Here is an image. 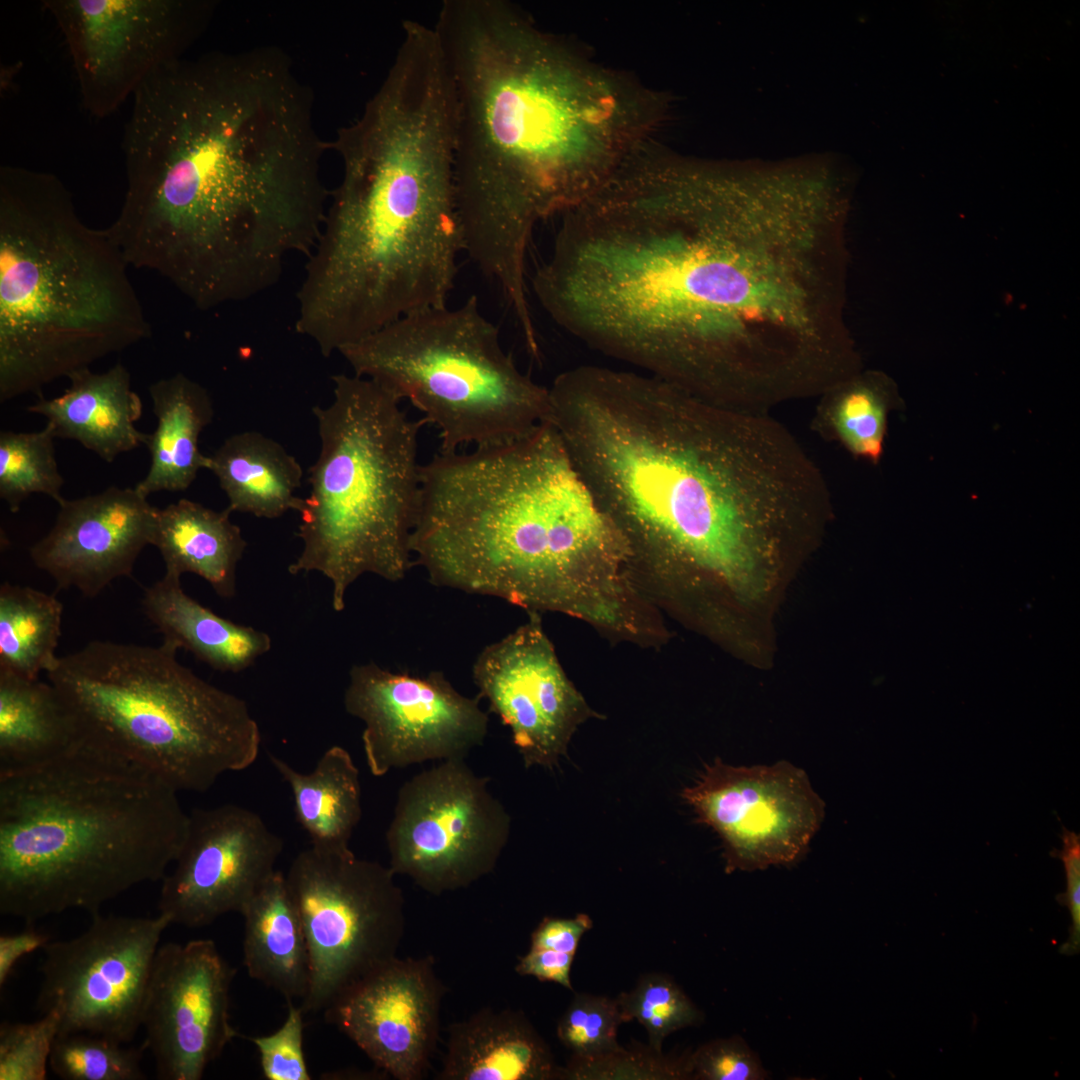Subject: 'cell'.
<instances>
[{"label": "cell", "mask_w": 1080, "mask_h": 1080, "mask_svg": "<svg viewBox=\"0 0 1080 1080\" xmlns=\"http://www.w3.org/2000/svg\"><path fill=\"white\" fill-rule=\"evenodd\" d=\"M849 197L824 161L642 149L562 215L532 277L589 348L745 412L814 395L850 362Z\"/></svg>", "instance_id": "cell-1"}, {"label": "cell", "mask_w": 1080, "mask_h": 1080, "mask_svg": "<svg viewBox=\"0 0 1080 1080\" xmlns=\"http://www.w3.org/2000/svg\"><path fill=\"white\" fill-rule=\"evenodd\" d=\"M126 191L106 228L129 266L158 273L196 308L273 287L307 257L329 192L309 88L274 47L180 59L132 97Z\"/></svg>", "instance_id": "cell-2"}, {"label": "cell", "mask_w": 1080, "mask_h": 1080, "mask_svg": "<svg viewBox=\"0 0 1080 1080\" xmlns=\"http://www.w3.org/2000/svg\"><path fill=\"white\" fill-rule=\"evenodd\" d=\"M548 389L547 421L624 535L635 575L755 595L792 535L830 506L817 465L766 413L598 365L564 371Z\"/></svg>", "instance_id": "cell-3"}, {"label": "cell", "mask_w": 1080, "mask_h": 1080, "mask_svg": "<svg viewBox=\"0 0 1080 1080\" xmlns=\"http://www.w3.org/2000/svg\"><path fill=\"white\" fill-rule=\"evenodd\" d=\"M434 29L453 86L464 252L520 300L535 226L581 205L644 148L664 101L504 0H446Z\"/></svg>", "instance_id": "cell-4"}, {"label": "cell", "mask_w": 1080, "mask_h": 1080, "mask_svg": "<svg viewBox=\"0 0 1080 1080\" xmlns=\"http://www.w3.org/2000/svg\"><path fill=\"white\" fill-rule=\"evenodd\" d=\"M454 123L444 63L406 53L330 142L343 173L305 265L295 321L323 356L405 315L447 305L464 252Z\"/></svg>", "instance_id": "cell-5"}, {"label": "cell", "mask_w": 1080, "mask_h": 1080, "mask_svg": "<svg viewBox=\"0 0 1080 1080\" xmlns=\"http://www.w3.org/2000/svg\"><path fill=\"white\" fill-rule=\"evenodd\" d=\"M410 548L438 587L634 628L629 545L548 421L422 464Z\"/></svg>", "instance_id": "cell-6"}, {"label": "cell", "mask_w": 1080, "mask_h": 1080, "mask_svg": "<svg viewBox=\"0 0 1080 1080\" xmlns=\"http://www.w3.org/2000/svg\"><path fill=\"white\" fill-rule=\"evenodd\" d=\"M178 791L84 743L0 772V912L34 922L90 913L162 880L189 822Z\"/></svg>", "instance_id": "cell-7"}, {"label": "cell", "mask_w": 1080, "mask_h": 1080, "mask_svg": "<svg viewBox=\"0 0 1080 1080\" xmlns=\"http://www.w3.org/2000/svg\"><path fill=\"white\" fill-rule=\"evenodd\" d=\"M129 265L54 174L0 169V401L148 338Z\"/></svg>", "instance_id": "cell-8"}, {"label": "cell", "mask_w": 1080, "mask_h": 1080, "mask_svg": "<svg viewBox=\"0 0 1080 1080\" xmlns=\"http://www.w3.org/2000/svg\"><path fill=\"white\" fill-rule=\"evenodd\" d=\"M332 381V402L313 407L321 448L298 512L302 550L288 571L325 576L332 608L341 612L362 575L398 582L414 566L418 440L427 421L410 419L401 400L375 380L338 374Z\"/></svg>", "instance_id": "cell-9"}, {"label": "cell", "mask_w": 1080, "mask_h": 1080, "mask_svg": "<svg viewBox=\"0 0 1080 1080\" xmlns=\"http://www.w3.org/2000/svg\"><path fill=\"white\" fill-rule=\"evenodd\" d=\"M179 647L95 640L47 673L79 742L157 776L176 791L204 792L256 761L260 729L247 703L196 675Z\"/></svg>", "instance_id": "cell-10"}, {"label": "cell", "mask_w": 1080, "mask_h": 1080, "mask_svg": "<svg viewBox=\"0 0 1080 1080\" xmlns=\"http://www.w3.org/2000/svg\"><path fill=\"white\" fill-rule=\"evenodd\" d=\"M339 353L439 429L440 453L519 439L547 420L549 390L521 372L475 295L405 315Z\"/></svg>", "instance_id": "cell-11"}, {"label": "cell", "mask_w": 1080, "mask_h": 1080, "mask_svg": "<svg viewBox=\"0 0 1080 1080\" xmlns=\"http://www.w3.org/2000/svg\"><path fill=\"white\" fill-rule=\"evenodd\" d=\"M306 936L310 984L299 1006L323 1012L353 984L395 957L405 900L395 873L347 848L310 845L285 875Z\"/></svg>", "instance_id": "cell-12"}, {"label": "cell", "mask_w": 1080, "mask_h": 1080, "mask_svg": "<svg viewBox=\"0 0 1080 1080\" xmlns=\"http://www.w3.org/2000/svg\"><path fill=\"white\" fill-rule=\"evenodd\" d=\"M465 759L440 761L404 782L386 831L389 867L441 895L490 874L508 842L511 819Z\"/></svg>", "instance_id": "cell-13"}, {"label": "cell", "mask_w": 1080, "mask_h": 1080, "mask_svg": "<svg viewBox=\"0 0 1080 1080\" xmlns=\"http://www.w3.org/2000/svg\"><path fill=\"white\" fill-rule=\"evenodd\" d=\"M71 56L81 101L115 112L161 67L183 59L207 28L211 0H45Z\"/></svg>", "instance_id": "cell-14"}, {"label": "cell", "mask_w": 1080, "mask_h": 1080, "mask_svg": "<svg viewBox=\"0 0 1080 1080\" xmlns=\"http://www.w3.org/2000/svg\"><path fill=\"white\" fill-rule=\"evenodd\" d=\"M91 914L84 932L42 948L36 1006L41 1015H58L59 1034L90 1033L128 1044L141 1027L154 959L172 923L160 913Z\"/></svg>", "instance_id": "cell-15"}, {"label": "cell", "mask_w": 1080, "mask_h": 1080, "mask_svg": "<svg viewBox=\"0 0 1080 1080\" xmlns=\"http://www.w3.org/2000/svg\"><path fill=\"white\" fill-rule=\"evenodd\" d=\"M481 699L461 694L440 671L392 672L366 663L350 669L344 707L364 723L366 763L381 777L426 761L465 759L488 733Z\"/></svg>", "instance_id": "cell-16"}, {"label": "cell", "mask_w": 1080, "mask_h": 1080, "mask_svg": "<svg viewBox=\"0 0 1080 1080\" xmlns=\"http://www.w3.org/2000/svg\"><path fill=\"white\" fill-rule=\"evenodd\" d=\"M682 798L720 837L728 873L797 862L825 814L805 771L787 761L735 767L716 759Z\"/></svg>", "instance_id": "cell-17"}, {"label": "cell", "mask_w": 1080, "mask_h": 1080, "mask_svg": "<svg viewBox=\"0 0 1080 1080\" xmlns=\"http://www.w3.org/2000/svg\"><path fill=\"white\" fill-rule=\"evenodd\" d=\"M234 976L211 939L159 946L141 1021L158 1079H201L239 1036L229 1013Z\"/></svg>", "instance_id": "cell-18"}, {"label": "cell", "mask_w": 1080, "mask_h": 1080, "mask_svg": "<svg viewBox=\"0 0 1080 1080\" xmlns=\"http://www.w3.org/2000/svg\"><path fill=\"white\" fill-rule=\"evenodd\" d=\"M487 645L472 667L478 695L512 734L526 768L553 769L593 711L566 675L538 613Z\"/></svg>", "instance_id": "cell-19"}, {"label": "cell", "mask_w": 1080, "mask_h": 1080, "mask_svg": "<svg viewBox=\"0 0 1080 1080\" xmlns=\"http://www.w3.org/2000/svg\"><path fill=\"white\" fill-rule=\"evenodd\" d=\"M283 840L254 811L235 804L189 813L174 869L161 880L158 910L198 928L244 906L276 871Z\"/></svg>", "instance_id": "cell-20"}, {"label": "cell", "mask_w": 1080, "mask_h": 1080, "mask_svg": "<svg viewBox=\"0 0 1080 1080\" xmlns=\"http://www.w3.org/2000/svg\"><path fill=\"white\" fill-rule=\"evenodd\" d=\"M445 992L432 956H397L323 1012L381 1072L397 1080H420L438 1043Z\"/></svg>", "instance_id": "cell-21"}, {"label": "cell", "mask_w": 1080, "mask_h": 1080, "mask_svg": "<svg viewBox=\"0 0 1080 1080\" xmlns=\"http://www.w3.org/2000/svg\"><path fill=\"white\" fill-rule=\"evenodd\" d=\"M135 487L104 491L59 503L50 531L30 550L35 566L57 588L99 595L113 580L130 576L150 544L156 507Z\"/></svg>", "instance_id": "cell-22"}, {"label": "cell", "mask_w": 1080, "mask_h": 1080, "mask_svg": "<svg viewBox=\"0 0 1080 1080\" xmlns=\"http://www.w3.org/2000/svg\"><path fill=\"white\" fill-rule=\"evenodd\" d=\"M562 1066L526 1015L483 1008L448 1028L439 1080H561Z\"/></svg>", "instance_id": "cell-23"}, {"label": "cell", "mask_w": 1080, "mask_h": 1080, "mask_svg": "<svg viewBox=\"0 0 1080 1080\" xmlns=\"http://www.w3.org/2000/svg\"><path fill=\"white\" fill-rule=\"evenodd\" d=\"M67 378L70 385L62 395L41 396L27 407L47 419L56 438L75 440L108 463L145 445L148 434L135 426L142 401L125 366L117 363L102 373L85 368Z\"/></svg>", "instance_id": "cell-24"}, {"label": "cell", "mask_w": 1080, "mask_h": 1080, "mask_svg": "<svg viewBox=\"0 0 1080 1080\" xmlns=\"http://www.w3.org/2000/svg\"><path fill=\"white\" fill-rule=\"evenodd\" d=\"M240 914L244 918L243 962L249 976L279 992L287 1002L303 1000L310 984V959L285 874L276 870Z\"/></svg>", "instance_id": "cell-25"}, {"label": "cell", "mask_w": 1080, "mask_h": 1080, "mask_svg": "<svg viewBox=\"0 0 1080 1080\" xmlns=\"http://www.w3.org/2000/svg\"><path fill=\"white\" fill-rule=\"evenodd\" d=\"M142 610L165 640L220 672L239 673L271 649L270 636L225 619L187 595L181 577L164 573L149 586Z\"/></svg>", "instance_id": "cell-26"}, {"label": "cell", "mask_w": 1080, "mask_h": 1080, "mask_svg": "<svg viewBox=\"0 0 1080 1080\" xmlns=\"http://www.w3.org/2000/svg\"><path fill=\"white\" fill-rule=\"evenodd\" d=\"M232 512L216 511L180 499L157 508L150 545L160 552L165 573L181 577L194 573L216 594L229 599L236 593V571L247 542L230 520Z\"/></svg>", "instance_id": "cell-27"}, {"label": "cell", "mask_w": 1080, "mask_h": 1080, "mask_svg": "<svg viewBox=\"0 0 1080 1080\" xmlns=\"http://www.w3.org/2000/svg\"><path fill=\"white\" fill-rule=\"evenodd\" d=\"M157 425L146 447L151 464L135 488L144 496L159 491H184L208 469L209 456L199 450V436L212 422L214 408L208 391L183 373L149 386Z\"/></svg>", "instance_id": "cell-28"}, {"label": "cell", "mask_w": 1080, "mask_h": 1080, "mask_svg": "<svg viewBox=\"0 0 1080 1080\" xmlns=\"http://www.w3.org/2000/svg\"><path fill=\"white\" fill-rule=\"evenodd\" d=\"M208 470L217 477L231 512L275 519L300 511L296 496L303 470L297 459L275 440L256 431L227 438L209 456Z\"/></svg>", "instance_id": "cell-29"}, {"label": "cell", "mask_w": 1080, "mask_h": 1080, "mask_svg": "<svg viewBox=\"0 0 1080 1080\" xmlns=\"http://www.w3.org/2000/svg\"><path fill=\"white\" fill-rule=\"evenodd\" d=\"M77 743L72 719L50 682L0 670V772L46 762Z\"/></svg>", "instance_id": "cell-30"}, {"label": "cell", "mask_w": 1080, "mask_h": 1080, "mask_svg": "<svg viewBox=\"0 0 1080 1080\" xmlns=\"http://www.w3.org/2000/svg\"><path fill=\"white\" fill-rule=\"evenodd\" d=\"M270 761L289 785L298 823L311 845L347 848L362 816L360 772L343 747L328 748L308 774L277 756Z\"/></svg>", "instance_id": "cell-31"}, {"label": "cell", "mask_w": 1080, "mask_h": 1080, "mask_svg": "<svg viewBox=\"0 0 1080 1080\" xmlns=\"http://www.w3.org/2000/svg\"><path fill=\"white\" fill-rule=\"evenodd\" d=\"M63 605L29 586L0 587V670L38 679L57 664Z\"/></svg>", "instance_id": "cell-32"}, {"label": "cell", "mask_w": 1080, "mask_h": 1080, "mask_svg": "<svg viewBox=\"0 0 1080 1080\" xmlns=\"http://www.w3.org/2000/svg\"><path fill=\"white\" fill-rule=\"evenodd\" d=\"M826 394V417L834 435L853 455L878 463L889 412L898 406L892 381L881 373L859 372Z\"/></svg>", "instance_id": "cell-33"}, {"label": "cell", "mask_w": 1080, "mask_h": 1080, "mask_svg": "<svg viewBox=\"0 0 1080 1080\" xmlns=\"http://www.w3.org/2000/svg\"><path fill=\"white\" fill-rule=\"evenodd\" d=\"M55 439L48 424L35 432L1 431L0 497L11 512L16 513L34 493L47 495L58 504L64 500L61 495L64 479L56 461Z\"/></svg>", "instance_id": "cell-34"}, {"label": "cell", "mask_w": 1080, "mask_h": 1080, "mask_svg": "<svg viewBox=\"0 0 1080 1080\" xmlns=\"http://www.w3.org/2000/svg\"><path fill=\"white\" fill-rule=\"evenodd\" d=\"M144 1049L90 1033L58 1034L49 1068L64 1080H142Z\"/></svg>", "instance_id": "cell-35"}, {"label": "cell", "mask_w": 1080, "mask_h": 1080, "mask_svg": "<svg viewBox=\"0 0 1080 1080\" xmlns=\"http://www.w3.org/2000/svg\"><path fill=\"white\" fill-rule=\"evenodd\" d=\"M616 1000L625 1022L637 1020L646 1030L648 1045L662 1053L664 1040L673 1032L700 1024L703 1013L667 974L642 975L633 989Z\"/></svg>", "instance_id": "cell-36"}, {"label": "cell", "mask_w": 1080, "mask_h": 1080, "mask_svg": "<svg viewBox=\"0 0 1080 1080\" xmlns=\"http://www.w3.org/2000/svg\"><path fill=\"white\" fill-rule=\"evenodd\" d=\"M624 1022L616 998L576 993L556 1028L559 1041L571 1053L568 1062H592L619 1051L618 1029Z\"/></svg>", "instance_id": "cell-37"}, {"label": "cell", "mask_w": 1080, "mask_h": 1080, "mask_svg": "<svg viewBox=\"0 0 1080 1080\" xmlns=\"http://www.w3.org/2000/svg\"><path fill=\"white\" fill-rule=\"evenodd\" d=\"M59 1017L42 1014L28 1023L3 1022L0 1026V1080H45Z\"/></svg>", "instance_id": "cell-38"}, {"label": "cell", "mask_w": 1080, "mask_h": 1080, "mask_svg": "<svg viewBox=\"0 0 1080 1080\" xmlns=\"http://www.w3.org/2000/svg\"><path fill=\"white\" fill-rule=\"evenodd\" d=\"M689 1052L679 1056L664 1055L649 1045L622 1047L602 1059L562 1066L561 1080L595 1079H690Z\"/></svg>", "instance_id": "cell-39"}, {"label": "cell", "mask_w": 1080, "mask_h": 1080, "mask_svg": "<svg viewBox=\"0 0 1080 1080\" xmlns=\"http://www.w3.org/2000/svg\"><path fill=\"white\" fill-rule=\"evenodd\" d=\"M690 1079L763 1080L768 1072L747 1042L735 1035L699 1046L688 1057Z\"/></svg>", "instance_id": "cell-40"}, {"label": "cell", "mask_w": 1080, "mask_h": 1080, "mask_svg": "<svg viewBox=\"0 0 1080 1080\" xmlns=\"http://www.w3.org/2000/svg\"><path fill=\"white\" fill-rule=\"evenodd\" d=\"M281 1027L272 1034L249 1038L256 1046L267 1080H310L303 1050V1012L292 1002Z\"/></svg>", "instance_id": "cell-41"}, {"label": "cell", "mask_w": 1080, "mask_h": 1080, "mask_svg": "<svg viewBox=\"0 0 1080 1080\" xmlns=\"http://www.w3.org/2000/svg\"><path fill=\"white\" fill-rule=\"evenodd\" d=\"M592 927V919L584 913L573 918L545 917L531 935V948L575 955L581 938Z\"/></svg>", "instance_id": "cell-42"}, {"label": "cell", "mask_w": 1080, "mask_h": 1080, "mask_svg": "<svg viewBox=\"0 0 1080 1080\" xmlns=\"http://www.w3.org/2000/svg\"><path fill=\"white\" fill-rule=\"evenodd\" d=\"M574 956L551 949L531 948L518 959L516 972L522 976H533L539 981L560 984L573 990L570 972Z\"/></svg>", "instance_id": "cell-43"}, {"label": "cell", "mask_w": 1080, "mask_h": 1080, "mask_svg": "<svg viewBox=\"0 0 1080 1080\" xmlns=\"http://www.w3.org/2000/svg\"><path fill=\"white\" fill-rule=\"evenodd\" d=\"M1061 839L1063 841L1062 849H1055L1051 854L1060 858L1065 866L1067 890L1065 894L1059 896V901L1065 903L1071 912L1073 920L1072 942L1078 948L1080 939V836L1063 827Z\"/></svg>", "instance_id": "cell-44"}, {"label": "cell", "mask_w": 1080, "mask_h": 1080, "mask_svg": "<svg viewBox=\"0 0 1080 1080\" xmlns=\"http://www.w3.org/2000/svg\"><path fill=\"white\" fill-rule=\"evenodd\" d=\"M49 941L48 935L34 929L1 935L0 985L3 986L6 983L15 965L22 957L37 949H42Z\"/></svg>", "instance_id": "cell-45"}]
</instances>
